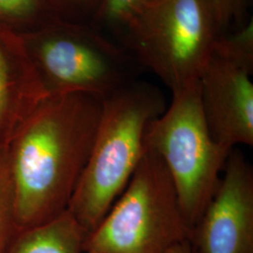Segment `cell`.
Here are the masks:
<instances>
[{
  "label": "cell",
  "instance_id": "3957f363",
  "mask_svg": "<svg viewBox=\"0 0 253 253\" xmlns=\"http://www.w3.org/2000/svg\"><path fill=\"white\" fill-rule=\"evenodd\" d=\"M190 237L170 173L145 148L125 190L86 236L84 253H167Z\"/></svg>",
  "mask_w": 253,
  "mask_h": 253
},
{
  "label": "cell",
  "instance_id": "e0dca14e",
  "mask_svg": "<svg viewBox=\"0 0 253 253\" xmlns=\"http://www.w3.org/2000/svg\"><path fill=\"white\" fill-rule=\"evenodd\" d=\"M99 253V252H88V253Z\"/></svg>",
  "mask_w": 253,
  "mask_h": 253
},
{
  "label": "cell",
  "instance_id": "9c48e42d",
  "mask_svg": "<svg viewBox=\"0 0 253 253\" xmlns=\"http://www.w3.org/2000/svg\"><path fill=\"white\" fill-rule=\"evenodd\" d=\"M45 97L21 37L0 24V149Z\"/></svg>",
  "mask_w": 253,
  "mask_h": 253
},
{
  "label": "cell",
  "instance_id": "ba28073f",
  "mask_svg": "<svg viewBox=\"0 0 253 253\" xmlns=\"http://www.w3.org/2000/svg\"><path fill=\"white\" fill-rule=\"evenodd\" d=\"M190 243L196 253H253V170L241 151L229 155Z\"/></svg>",
  "mask_w": 253,
  "mask_h": 253
},
{
  "label": "cell",
  "instance_id": "5bb4252c",
  "mask_svg": "<svg viewBox=\"0 0 253 253\" xmlns=\"http://www.w3.org/2000/svg\"><path fill=\"white\" fill-rule=\"evenodd\" d=\"M58 18L83 22L93 18L102 0H46Z\"/></svg>",
  "mask_w": 253,
  "mask_h": 253
},
{
  "label": "cell",
  "instance_id": "7c38bea8",
  "mask_svg": "<svg viewBox=\"0 0 253 253\" xmlns=\"http://www.w3.org/2000/svg\"><path fill=\"white\" fill-rule=\"evenodd\" d=\"M16 232L13 190L5 148L0 149V253H5Z\"/></svg>",
  "mask_w": 253,
  "mask_h": 253
},
{
  "label": "cell",
  "instance_id": "5b68a950",
  "mask_svg": "<svg viewBox=\"0 0 253 253\" xmlns=\"http://www.w3.org/2000/svg\"><path fill=\"white\" fill-rule=\"evenodd\" d=\"M122 29L140 62L172 92L199 81L221 34L209 0H153Z\"/></svg>",
  "mask_w": 253,
  "mask_h": 253
},
{
  "label": "cell",
  "instance_id": "8992f818",
  "mask_svg": "<svg viewBox=\"0 0 253 253\" xmlns=\"http://www.w3.org/2000/svg\"><path fill=\"white\" fill-rule=\"evenodd\" d=\"M19 35L46 96L103 99L128 82L127 55L85 23L55 18Z\"/></svg>",
  "mask_w": 253,
  "mask_h": 253
},
{
  "label": "cell",
  "instance_id": "6da1fadb",
  "mask_svg": "<svg viewBox=\"0 0 253 253\" xmlns=\"http://www.w3.org/2000/svg\"><path fill=\"white\" fill-rule=\"evenodd\" d=\"M102 99L72 93L46 96L6 148L16 231L39 226L68 210L88 161Z\"/></svg>",
  "mask_w": 253,
  "mask_h": 253
},
{
  "label": "cell",
  "instance_id": "30bf717a",
  "mask_svg": "<svg viewBox=\"0 0 253 253\" xmlns=\"http://www.w3.org/2000/svg\"><path fill=\"white\" fill-rule=\"evenodd\" d=\"M87 233L66 210L39 226L16 232L5 253H83Z\"/></svg>",
  "mask_w": 253,
  "mask_h": 253
},
{
  "label": "cell",
  "instance_id": "4fadbf2b",
  "mask_svg": "<svg viewBox=\"0 0 253 253\" xmlns=\"http://www.w3.org/2000/svg\"><path fill=\"white\" fill-rule=\"evenodd\" d=\"M153 0H102L92 21L97 27L123 28L129 18Z\"/></svg>",
  "mask_w": 253,
  "mask_h": 253
},
{
  "label": "cell",
  "instance_id": "277c9868",
  "mask_svg": "<svg viewBox=\"0 0 253 253\" xmlns=\"http://www.w3.org/2000/svg\"><path fill=\"white\" fill-rule=\"evenodd\" d=\"M172 93L169 107L146 126L145 147L163 160L192 231L217 191L233 149L217 144L208 130L199 81Z\"/></svg>",
  "mask_w": 253,
  "mask_h": 253
},
{
  "label": "cell",
  "instance_id": "2e32d148",
  "mask_svg": "<svg viewBox=\"0 0 253 253\" xmlns=\"http://www.w3.org/2000/svg\"><path fill=\"white\" fill-rule=\"evenodd\" d=\"M167 253H196L190 240L173 246Z\"/></svg>",
  "mask_w": 253,
  "mask_h": 253
},
{
  "label": "cell",
  "instance_id": "8fae6325",
  "mask_svg": "<svg viewBox=\"0 0 253 253\" xmlns=\"http://www.w3.org/2000/svg\"><path fill=\"white\" fill-rule=\"evenodd\" d=\"M58 18L46 0H0V24L18 34Z\"/></svg>",
  "mask_w": 253,
  "mask_h": 253
},
{
  "label": "cell",
  "instance_id": "52a82bcc",
  "mask_svg": "<svg viewBox=\"0 0 253 253\" xmlns=\"http://www.w3.org/2000/svg\"><path fill=\"white\" fill-rule=\"evenodd\" d=\"M253 25L219 35L199 79L208 130L217 144L234 149L253 145Z\"/></svg>",
  "mask_w": 253,
  "mask_h": 253
},
{
  "label": "cell",
  "instance_id": "7a4b0ae2",
  "mask_svg": "<svg viewBox=\"0 0 253 253\" xmlns=\"http://www.w3.org/2000/svg\"><path fill=\"white\" fill-rule=\"evenodd\" d=\"M156 86L126 82L102 99L88 161L68 210L91 234L130 180L145 153V128L165 111Z\"/></svg>",
  "mask_w": 253,
  "mask_h": 253
},
{
  "label": "cell",
  "instance_id": "9a60e30c",
  "mask_svg": "<svg viewBox=\"0 0 253 253\" xmlns=\"http://www.w3.org/2000/svg\"><path fill=\"white\" fill-rule=\"evenodd\" d=\"M209 2L214 9L220 33L232 25L239 26L244 21L248 0H209Z\"/></svg>",
  "mask_w": 253,
  "mask_h": 253
}]
</instances>
